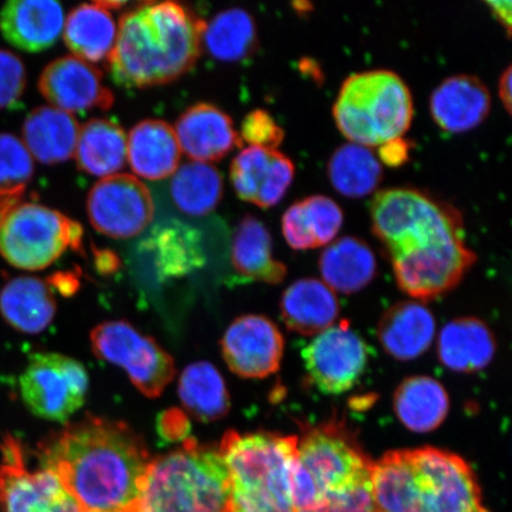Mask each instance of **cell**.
I'll return each instance as SVG.
<instances>
[{"label": "cell", "mask_w": 512, "mask_h": 512, "mask_svg": "<svg viewBox=\"0 0 512 512\" xmlns=\"http://www.w3.org/2000/svg\"><path fill=\"white\" fill-rule=\"evenodd\" d=\"M370 216L396 283L415 299L431 300L451 291L475 265L462 214L428 192L407 187L379 191Z\"/></svg>", "instance_id": "obj_1"}, {"label": "cell", "mask_w": 512, "mask_h": 512, "mask_svg": "<svg viewBox=\"0 0 512 512\" xmlns=\"http://www.w3.org/2000/svg\"><path fill=\"white\" fill-rule=\"evenodd\" d=\"M40 457L81 512H137L151 458L125 422L89 415L51 435Z\"/></svg>", "instance_id": "obj_2"}, {"label": "cell", "mask_w": 512, "mask_h": 512, "mask_svg": "<svg viewBox=\"0 0 512 512\" xmlns=\"http://www.w3.org/2000/svg\"><path fill=\"white\" fill-rule=\"evenodd\" d=\"M206 22L179 3H143L121 16L108 59L121 87L168 85L190 72L201 55Z\"/></svg>", "instance_id": "obj_3"}, {"label": "cell", "mask_w": 512, "mask_h": 512, "mask_svg": "<svg viewBox=\"0 0 512 512\" xmlns=\"http://www.w3.org/2000/svg\"><path fill=\"white\" fill-rule=\"evenodd\" d=\"M371 486L377 512H490L471 466L430 446L384 454Z\"/></svg>", "instance_id": "obj_4"}, {"label": "cell", "mask_w": 512, "mask_h": 512, "mask_svg": "<svg viewBox=\"0 0 512 512\" xmlns=\"http://www.w3.org/2000/svg\"><path fill=\"white\" fill-rule=\"evenodd\" d=\"M297 445L294 435L224 434L219 452L229 473V512H296L292 469Z\"/></svg>", "instance_id": "obj_5"}, {"label": "cell", "mask_w": 512, "mask_h": 512, "mask_svg": "<svg viewBox=\"0 0 512 512\" xmlns=\"http://www.w3.org/2000/svg\"><path fill=\"white\" fill-rule=\"evenodd\" d=\"M230 482L219 448L185 439L181 448L151 459L137 512H228Z\"/></svg>", "instance_id": "obj_6"}, {"label": "cell", "mask_w": 512, "mask_h": 512, "mask_svg": "<svg viewBox=\"0 0 512 512\" xmlns=\"http://www.w3.org/2000/svg\"><path fill=\"white\" fill-rule=\"evenodd\" d=\"M373 462L342 422L305 428L292 469L296 512H305L371 483Z\"/></svg>", "instance_id": "obj_7"}, {"label": "cell", "mask_w": 512, "mask_h": 512, "mask_svg": "<svg viewBox=\"0 0 512 512\" xmlns=\"http://www.w3.org/2000/svg\"><path fill=\"white\" fill-rule=\"evenodd\" d=\"M413 113L407 83L387 69L350 75L332 108L339 132L350 143L369 149L402 138L411 127Z\"/></svg>", "instance_id": "obj_8"}, {"label": "cell", "mask_w": 512, "mask_h": 512, "mask_svg": "<svg viewBox=\"0 0 512 512\" xmlns=\"http://www.w3.org/2000/svg\"><path fill=\"white\" fill-rule=\"evenodd\" d=\"M83 229L60 211L37 203L18 204L0 224V254L11 266L41 271L69 248L80 251Z\"/></svg>", "instance_id": "obj_9"}, {"label": "cell", "mask_w": 512, "mask_h": 512, "mask_svg": "<svg viewBox=\"0 0 512 512\" xmlns=\"http://www.w3.org/2000/svg\"><path fill=\"white\" fill-rule=\"evenodd\" d=\"M91 343L94 354L123 368L133 386L146 398H158L174 380V358L155 339L143 335L125 320L95 326Z\"/></svg>", "instance_id": "obj_10"}, {"label": "cell", "mask_w": 512, "mask_h": 512, "mask_svg": "<svg viewBox=\"0 0 512 512\" xmlns=\"http://www.w3.org/2000/svg\"><path fill=\"white\" fill-rule=\"evenodd\" d=\"M89 386L87 370L68 356L36 354L19 376V392L29 411L38 418L66 422L85 405Z\"/></svg>", "instance_id": "obj_11"}, {"label": "cell", "mask_w": 512, "mask_h": 512, "mask_svg": "<svg viewBox=\"0 0 512 512\" xmlns=\"http://www.w3.org/2000/svg\"><path fill=\"white\" fill-rule=\"evenodd\" d=\"M0 452V512H81L53 471L29 469L14 435H5Z\"/></svg>", "instance_id": "obj_12"}, {"label": "cell", "mask_w": 512, "mask_h": 512, "mask_svg": "<svg viewBox=\"0 0 512 512\" xmlns=\"http://www.w3.org/2000/svg\"><path fill=\"white\" fill-rule=\"evenodd\" d=\"M87 213L99 233L126 240L150 226L155 203L149 188L137 177L120 174L94 184L87 197Z\"/></svg>", "instance_id": "obj_13"}, {"label": "cell", "mask_w": 512, "mask_h": 512, "mask_svg": "<svg viewBox=\"0 0 512 512\" xmlns=\"http://www.w3.org/2000/svg\"><path fill=\"white\" fill-rule=\"evenodd\" d=\"M313 384L326 395L349 392L360 381L369 361V348L348 322L317 335L302 352Z\"/></svg>", "instance_id": "obj_14"}, {"label": "cell", "mask_w": 512, "mask_h": 512, "mask_svg": "<svg viewBox=\"0 0 512 512\" xmlns=\"http://www.w3.org/2000/svg\"><path fill=\"white\" fill-rule=\"evenodd\" d=\"M285 341L271 319L260 315L236 318L224 334V361L241 379H265L280 368Z\"/></svg>", "instance_id": "obj_15"}, {"label": "cell", "mask_w": 512, "mask_h": 512, "mask_svg": "<svg viewBox=\"0 0 512 512\" xmlns=\"http://www.w3.org/2000/svg\"><path fill=\"white\" fill-rule=\"evenodd\" d=\"M38 89L57 110L70 114L108 111L114 104V94L105 86L101 70L75 56L49 63L40 76Z\"/></svg>", "instance_id": "obj_16"}, {"label": "cell", "mask_w": 512, "mask_h": 512, "mask_svg": "<svg viewBox=\"0 0 512 512\" xmlns=\"http://www.w3.org/2000/svg\"><path fill=\"white\" fill-rule=\"evenodd\" d=\"M296 175L290 158L278 150L249 146L233 159L230 179L240 200L262 209L283 200Z\"/></svg>", "instance_id": "obj_17"}, {"label": "cell", "mask_w": 512, "mask_h": 512, "mask_svg": "<svg viewBox=\"0 0 512 512\" xmlns=\"http://www.w3.org/2000/svg\"><path fill=\"white\" fill-rule=\"evenodd\" d=\"M181 151L192 162H219L242 146L232 118L211 104H196L176 121L174 128Z\"/></svg>", "instance_id": "obj_18"}, {"label": "cell", "mask_w": 512, "mask_h": 512, "mask_svg": "<svg viewBox=\"0 0 512 512\" xmlns=\"http://www.w3.org/2000/svg\"><path fill=\"white\" fill-rule=\"evenodd\" d=\"M139 247L160 281L185 277L206 262L201 233L177 220L158 223Z\"/></svg>", "instance_id": "obj_19"}, {"label": "cell", "mask_w": 512, "mask_h": 512, "mask_svg": "<svg viewBox=\"0 0 512 512\" xmlns=\"http://www.w3.org/2000/svg\"><path fill=\"white\" fill-rule=\"evenodd\" d=\"M491 95L484 82L473 75H454L434 89L430 111L434 123L448 133H465L488 118Z\"/></svg>", "instance_id": "obj_20"}, {"label": "cell", "mask_w": 512, "mask_h": 512, "mask_svg": "<svg viewBox=\"0 0 512 512\" xmlns=\"http://www.w3.org/2000/svg\"><path fill=\"white\" fill-rule=\"evenodd\" d=\"M63 9L53 0H12L0 10V34L11 46L41 53L59 41Z\"/></svg>", "instance_id": "obj_21"}, {"label": "cell", "mask_w": 512, "mask_h": 512, "mask_svg": "<svg viewBox=\"0 0 512 512\" xmlns=\"http://www.w3.org/2000/svg\"><path fill=\"white\" fill-rule=\"evenodd\" d=\"M56 309L54 292L47 280L21 275L0 288V316L22 334H41L53 323Z\"/></svg>", "instance_id": "obj_22"}, {"label": "cell", "mask_w": 512, "mask_h": 512, "mask_svg": "<svg viewBox=\"0 0 512 512\" xmlns=\"http://www.w3.org/2000/svg\"><path fill=\"white\" fill-rule=\"evenodd\" d=\"M181 155L174 127L163 120L140 121L127 138L131 169L149 181H162L174 175Z\"/></svg>", "instance_id": "obj_23"}, {"label": "cell", "mask_w": 512, "mask_h": 512, "mask_svg": "<svg viewBox=\"0 0 512 512\" xmlns=\"http://www.w3.org/2000/svg\"><path fill=\"white\" fill-rule=\"evenodd\" d=\"M435 319L418 302L395 304L382 316L377 337L387 354L398 361H413L430 349Z\"/></svg>", "instance_id": "obj_24"}, {"label": "cell", "mask_w": 512, "mask_h": 512, "mask_svg": "<svg viewBox=\"0 0 512 512\" xmlns=\"http://www.w3.org/2000/svg\"><path fill=\"white\" fill-rule=\"evenodd\" d=\"M280 310L288 329L304 336H317L334 326L341 309L329 286L305 278L287 287Z\"/></svg>", "instance_id": "obj_25"}, {"label": "cell", "mask_w": 512, "mask_h": 512, "mask_svg": "<svg viewBox=\"0 0 512 512\" xmlns=\"http://www.w3.org/2000/svg\"><path fill=\"white\" fill-rule=\"evenodd\" d=\"M23 144L38 162L54 165L75 155L80 126L72 114L55 107H38L23 124Z\"/></svg>", "instance_id": "obj_26"}, {"label": "cell", "mask_w": 512, "mask_h": 512, "mask_svg": "<svg viewBox=\"0 0 512 512\" xmlns=\"http://www.w3.org/2000/svg\"><path fill=\"white\" fill-rule=\"evenodd\" d=\"M341 207L328 196L303 198L285 211L281 228L284 238L296 251L329 245L343 226Z\"/></svg>", "instance_id": "obj_27"}, {"label": "cell", "mask_w": 512, "mask_h": 512, "mask_svg": "<svg viewBox=\"0 0 512 512\" xmlns=\"http://www.w3.org/2000/svg\"><path fill=\"white\" fill-rule=\"evenodd\" d=\"M496 352L494 335L482 320L458 318L446 324L438 338L441 363L457 373H476L488 367Z\"/></svg>", "instance_id": "obj_28"}, {"label": "cell", "mask_w": 512, "mask_h": 512, "mask_svg": "<svg viewBox=\"0 0 512 512\" xmlns=\"http://www.w3.org/2000/svg\"><path fill=\"white\" fill-rule=\"evenodd\" d=\"M232 265L242 281L283 283L287 268L273 258L272 236L267 227L252 215L243 217L236 227L232 245Z\"/></svg>", "instance_id": "obj_29"}, {"label": "cell", "mask_w": 512, "mask_h": 512, "mask_svg": "<svg viewBox=\"0 0 512 512\" xmlns=\"http://www.w3.org/2000/svg\"><path fill=\"white\" fill-rule=\"evenodd\" d=\"M375 254L354 236L332 241L320 255L323 283L334 292L354 294L367 287L376 274Z\"/></svg>", "instance_id": "obj_30"}, {"label": "cell", "mask_w": 512, "mask_h": 512, "mask_svg": "<svg viewBox=\"0 0 512 512\" xmlns=\"http://www.w3.org/2000/svg\"><path fill=\"white\" fill-rule=\"evenodd\" d=\"M394 411L408 430L427 433L443 424L450 412V399L443 384L432 377H409L396 389Z\"/></svg>", "instance_id": "obj_31"}, {"label": "cell", "mask_w": 512, "mask_h": 512, "mask_svg": "<svg viewBox=\"0 0 512 512\" xmlns=\"http://www.w3.org/2000/svg\"><path fill=\"white\" fill-rule=\"evenodd\" d=\"M117 35L110 11L98 3L82 4L70 11L63 29L66 46L75 57L88 63L110 59Z\"/></svg>", "instance_id": "obj_32"}, {"label": "cell", "mask_w": 512, "mask_h": 512, "mask_svg": "<svg viewBox=\"0 0 512 512\" xmlns=\"http://www.w3.org/2000/svg\"><path fill=\"white\" fill-rule=\"evenodd\" d=\"M79 169L96 177H110L124 168L127 137L119 124L110 119H92L80 128L75 150Z\"/></svg>", "instance_id": "obj_33"}, {"label": "cell", "mask_w": 512, "mask_h": 512, "mask_svg": "<svg viewBox=\"0 0 512 512\" xmlns=\"http://www.w3.org/2000/svg\"><path fill=\"white\" fill-rule=\"evenodd\" d=\"M179 398L192 418L213 422L224 418L230 409L226 383L208 362H196L183 370L178 383Z\"/></svg>", "instance_id": "obj_34"}, {"label": "cell", "mask_w": 512, "mask_h": 512, "mask_svg": "<svg viewBox=\"0 0 512 512\" xmlns=\"http://www.w3.org/2000/svg\"><path fill=\"white\" fill-rule=\"evenodd\" d=\"M328 176L338 194L357 200L373 194L379 188L383 168L369 147L348 143L332 153Z\"/></svg>", "instance_id": "obj_35"}, {"label": "cell", "mask_w": 512, "mask_h": 512, "mask_svg": "<svg viewBox=\"0 0 512 512\" xmlns=\"http://www.w3.org/2000/svg\"><path fill=\"white\" fill-rule=\"evenodd\" d=\"M221 62H240L258 49V29L254 18L242 9H229L217 14L206 24L202 46Z\"/></svg>", "instance_id": "obj_36"}, {"label": "cell", "mask_w": 512, "mask_h": 512, "mask_svg": "<svg viewBox=\"0 0 512 512\" xmlns=\"http://www.w3.org/2000/svg\"><path fill=\"white\" fill-rule=\"evenodd\" d=\"M170 192L175 206L185 215L202 217L219 206L223 196V178L215 166L189 162L172 175Z\"/></svg>", "instance_id": "obj_37"}, {"label": "cell", "mask_w": 512, "mask_h": 512, "mask_svg": "<svg viewBox=\"0 0 512 512\" xmlns=\"http://www.w3.org/2000/svg\"><path fill=\"white\" fill-rule=\"evenodd\" d=\"M34 171V159L22 140L0 133V194L23 197Z\"/></svg>", "instance_id": "obj_38"}, {"label": "cell", "mask_w": 512, "mask_h": 512, "mask_svg": "<svg viewBox=\"0 0 512 512\" xmlns=\"http://www.w3.org/2000/svg\"><path fill=\"white\" fill-rule=\"evenodd\" d=\"M240 138L251 146L277 150L284 142L285 131L265 110L249 112L242 120Z\"/></svg>", "instance_id": "obj_39"}, {"label": "cell", "mask_w": 512, "mask_h": 512, "mask_svg": "<svg viewBox=\"0 0 512 512\" xmlns=\"http://www.w3.org/2000/svg\"><path fill=\"white\" fill-rule=\"evenodd\" d=\"M27 86V72L21 59L8 50H0V110L18 104Z\"/></svg>", "instance_id": "obj_40"}, {"label": "cell", "mask_w": 512, "mask_h": 512, "mask_svg": "<svg viewBox=\"0 0 512 512\" xmlns=\"http://www.w3.org/2000/svg\"><path fill=\"white\" fill-rule=\"evenodd\" d=\"M160 437L168 441L187 438L190 433V421L179 409H169L158 420Z\"/></svg>", "instance_id": "obj_41"}, {"label": "cell", "mask_w": 512, "mask_h": 512, "mask_svg": "<svg viewBox=\"0 0 512 512\" xmlns=\"http://www.w3.org/2000/svg\"><path fill=\"white\" fill-rule=\"evenodd\" d=\"M379 151V160L392 168H398L408 162L409 153H411V143L403 138L390 140V142L383 144Z\"/></svg>", "instance_id": "obj_42"}, {"label": "cell", "mask_w": 512, "mask_h": 512, "mask_svg": "<svg viewBox=\"0 0 512 512\" xmlns=\"http://www.w3.org/2000/svg\"><path fill=\"white\" fill-rule=\"evenodd\" d=\"M486 5L489 6L492 15H494L495 19L508 31V35L510 36L512 19L510 0H507V2H495L494 0V2H486Z\"/></svg>", "instance_id": "obj_43"}, {"label": "cell", "mask_w": 512, "mask_h": 512, "mask_svg": "<svg viewBox=\"0 0 512 512\" xmlns=\"http://www.w3.org/2000/svg\"><path fill=\"white\" fill-rule=\"evenodd\" d=\"M47 281L51 287H56L57 290L61 291L63 294L75 292L76 285H78V281H76L74 275L69 273L54 274L53 277H50Z\"/></svg>", "instance_id": "obj_44"}, {"label": "cell", "mask_w": 512, "mask_h": 512, "mask_svg": "<svg viewBox=\"0 0 512 512\" xmlns=\"http://www.w3.org/2000/svg\"><path fill=\"white\" fill-rule=\"evenodd\" d=\"M511 79H512V68L509 66L504 70V73L498 82V95L501 99L505 110L511 114Z\"/></svg>", "instance_id": "obj_45"}, {"label": "cell", "mask_w": 512, "mask_h": 512, "mask_svg": "<svg viewBox=\"0 0 512 512\" xmlns=\"http://www.w3.org/2000/svg\"><path fill=\"white\" fill-rule=\"evenodd\" d=\"M96 260H98V267L105 272L115 271V268L119 266L117 256L110 251L96 252Z\"/></svg>", "instance_id": "obj_46"}, {"label": "cell", "mask_w": 512, "mask_h": 512, "mask_svg": "<svg viewBox=\"0 0 512 512\" xmlns=\"http://www.w3.org/2000/svg\"><path fill=\"white\" fill-rule=\"evenodd\" d=\"M22 197L0 194V224L12 209L18 206Z\"/></svg>", "instance_id": "obj_47"}, {"label": "cell", "mask_w": 512, "mask_h": 512, "mask_svg": "<svg viewBox=\"0 0 512 512\" xmlns=\"http://www.w3.org/2000/svg\"><path fill=\"white\" fill-rule=\"evenodd\" d=\"M98 3L100 6H102V8L110 11V10H119L121 8H124V6H126L128 3L126 2H96Z\"/></svg>", "instance_id": "obj_48"}, {"label": "cell", "mask_w": 512, "mask_h": 512, "mask_svg": "<svg viewBox=\"0 0 512 512\" xmlns=\"http://www.w3.org/2000/svg\"><path fill=\"white\" fill-rule=\"evenodd\" d=\"M229 512V511H228Z\"/></svg>", "instance_id": "obj_49"}]
</instances>
